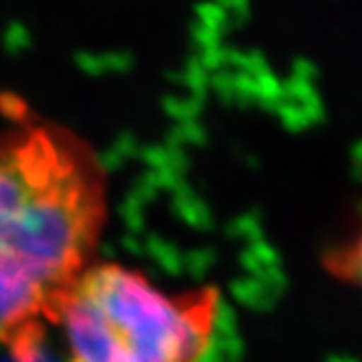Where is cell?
I'll list each match as a JSON object with an SVG mask.
<instances>
[{
	"label": "cell",
	"instance_id": "obj_1",
	"mask_svg": "<svg viewBox=\"0 0 362 362\" xmlns=\"http://www.w3.org/2000/svg\"><path fill=\"white\" fill-rule=\"evenodd\" d=\"M103 223L98 179L70 148L42 136L0 148V343L55 321Z\"/></svg>",
	"mask_w": 362,
	"mask_h": 362
},
{
	"label": "cell",
	"instance_id": "obj_2",
	"mask_svg": "<svg viewBox=\"0 0 362 362\" xmlns=\"http://www.w3.org/2000/svg\"><path fill=\"white\" fill-rule=\"evenodd\" d=\"M218 293H166L120 264H90L62 297L55 321L68 362H201Z\"/></svg>",
	"mask_w": 362,
	"mask_h": 362
},
{
	"label": "cell",
	"instance_id": "obj_3",
	"mask_svg": "<svg viewBox=\"0 0 362 362\" xmlns=\"http://www.w3.org/2000/svg\"><path fill=\"white\" fill-rule=\"evenodd\" d=\"M323 267L339 281L362 293V225L323 253Z\"/></svg>",
	"mask_w": 362,
	"mask_h": 362
}]
</instances>
